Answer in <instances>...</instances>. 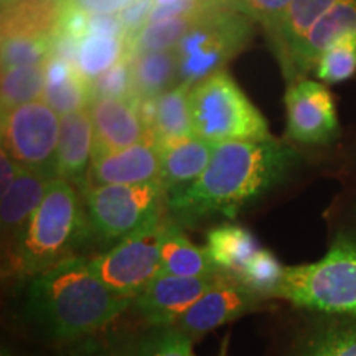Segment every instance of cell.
<instances>
[{
	"label": "cell",
	"instance_id": "1",
	"mask_svg": "<svg viewBox=\"0 0 356 356\" xmlns=\"http://www.w3.org/2000/svg\"><path fill=\"white\" fill-rule=\"evenodd\" d=\"M297 160L299 154L274 137L216 144L202 177L167 195V210L184 222L211 215L233 218L282 184Z\"/></svg>",
	"mask_w": 356,
	"mask_h": 356
},
{
	"label": "cell",
	"instance_id": "2",
	"mask_svg": "<svg viewBox=\"0 0 356 356\" xmlns=\"http://www.w3.org/2000/svg\"><path fill=\"white\" fill-rule=\"evenodd\" d=\"M132 304L97 277L89 259L74 256L32 277L25 310L43 335L76 341L101 332Z\"/></svg>",
	"mask_w": 356,
	"mask_h": 356
},
{
	"label": "cell",
	"instance_id": "3",
	"mask_svg": "<svg viewBox=\"0 0 356 356\" xmlns=\"http://www.w3.org/2000/svg\"><path fill=\"white\" fill-rule=\"evenodd\" d=\"M81 191L56 178L24 229L7 244L3 275L35 277L70 257L92 233Z\"/></svg>",
	"mask_w": 356,
	"mask_h": 356
},
{
	"label": "cell",
	"instance_id": "4",
	"mask_svg": "<svg viewBox=\"0 0 356 356\" xmlns=\"http://www.w3.org/2000/svg\"><path fill=\"white\" fill-rule=\"evenodd\" d=\"M274 297L304 309L356 318V243L338 236L322 259L287 266Z\"/></svg>",
	"mask_w": 356,
	"mask_h": 356
},
{
	"label": "cell",
	"instance_id": "5",
	"mask_svg": "<svg viewBox=\"0 0 356 356\" xmlns=\"http://www.w3.org/2000/svg\"><path fill=\"white\" fill-rule=\"evenodd\" d=\"M252 25L254 22L228 2L200 10L175 48L178 81L195 86L221 71L251 40Z\"/></svg>",
	"mask_w": 356,
	"mask_h": 356
},
{
	"label": "cell",
	"instance_id": "6",
	"mask_svg": "<svg viewBox=\"0 0 356 356\" xmlns=\"http://www.w3.org/2000/svg\"><path fill=\"white\" fill-rule=\"evenodd\" d=\"M190 114L195 136L211 144L273 137L264 115L225 70L191 86Z\"/></svg>",
	"mask_w": 356,
	"mask_h": 356
},
{
	"label": "cell",
	"instance_id": "7",
	"mask_svg": "<svg viewBox=\"0 0 356 356\" xmlns=\"http://www.w3.org/2000/svg\"><path fill=\"white\" fill-rule=\"evenodd\" d=\"M92 233L104 243H118L162 218L167 193L162 181L139 185L86 186L83 191Z\"/></svg>",
	"mask_w": 356,
	"mask_h": 356
},
{
	"label": "cell",
	"instance_id": "8",
	"mask_svg": "<svg viewBox=\"0 0 356 356\" xmlns=\"http://www.w3.org/2000/svg\"><path fill=\"white\" fill-rule=\"evenodd\" d=\"M167 222L160 218L89 259L95 274L111 291L136 299L160 273Z\"/></svg>",
	"mask_w": 356,
	"mask_h": 356
},
{
	"label": "cell",
	"instance_id": "9",
	"mask_svg": "<svg viewBox=\"0 0 356 356\" xmlns=\"http://www.w3.org/2000/svg\"><path fill=\"white\" fill-rule=\"evenodd\" d=\"M61 118L43 99L2 113V147L22 167L58 178Z\"/></svg>",
	"mask_w": 356,
	"mask_h": 356
},
{
	"label": "cell",
	"instance_id": "10",
	"mask_svg": "<svg viewBox=\"0 0 356 356\" xmlns=\"http://www.w3.org/2000/svg\"><path fill=\"white\" fill-rule=\"evenodd\" d=\"M287 139L304 145H323L338 136L335 99L327 86L312 79L289 83L286 92Z\"/></svg>",
	"mask_w": 356,
	"mask_h": 356
},
{
	"label": "cell",
	"instance_id": "11",
	"mask_svg": "<svg viewBox=\"0 0 356 356\" xmlns=\"http://www.w3.org/2000/svg\"><path fill=\"white\" fill-rule=\"evenodd\" d=\"M261 299L262 297L249 291L239 280L221 274L220 279L177 320L173 328L190 338L203 335L231 320L243 317L254 309Z\"/></svg>",
	"mask_w": 356,
	"mask_h": 356
},
{
	"label": "cell",
	"instance_id": "12",
	"mask_svg": "<svg viewBox=\"0 0 356 356\" xmlns=\"http://www.w3.org/2000/svg\"><path fill=\"white\" fill-rule=\"evenodd\" d=\"M222 273L204 277H178L159 274L134 299V307L152 327H173Z\"/></svg>",
	"mask_w": 356,
	"mask_h": 356
},
{
	"label": "cell",
	"instance_id": "13",
	"mask_svg": "<svg viewBox=\"0 0 356 356\" xmlns=\"http://www.w3.org/2000/svg\"><path fill=\"white\" fill-rule=\"evenodd\" d=\"M139 104L136 97H92L88 108L95 129L92 152H113L140 142H155L142 119Z\"/></svg>",
	"mask_w": 356,
	"mask_h": 356
},
{
	"label": "cell",
	"instance_id": "14",
	"mask_svg": "<svg viewBox=\"0 0 356 356\" xmlns=\"http://www.w3.org/2000/svg\"><path fill=\"white\" fill-rule=\"evenodd\" d=\"M154 180H160V149L155 142H140L113 152H92L88 186L139 185Z\"/></svg>",
	"mask_w": 356,
	"mask_h": 356
},
{
	"label": "cell",
	"instance_id": "15",
	"mask_svg": "<svg viewBox=\"0 0 356 356\" xmlns=\"http://www.w3.org/2000/svg\"><path fill=\"white\" fill-rule=\"evenodd\" d=\"M95 150V129L88 109L61 115L58 144V178L84 191Z\"/></svg>",
	"mask_w": 356,
	"mask_h": 356
},
{
	"label": "cell",
	"instance_id": "16",
	"mask_svg": "<svg viewBox=\"0 0 356 356\" xmlns=\"http://www.w3.org/2000/svg\"><path fill=\"white\" fill-rule=\"evenodd\" d=\"M356 32V0H341L330 8L317 24L312 26L297 51L291 71L286 76L289 83L304 79L310 70H315L318 58L341 35Z\"/></svg>",
	"mask_w": 356,
	"mask_h": 356
},
{
	"label": "cell",
	"instance_id": "17",
	"mask_svg": "<svg viewBox=\"0 0 356 356\" xmlns=\"http://www.w3.org/2000/svg\"><path fill=\"white\" fill-rule=\"evenodd\" d=\"M215 145L195 134L159 145L160 181L165 188V193H173L195 184L207 170Z\"/></svg>",
	"mask_w": 356,
	"mask_h": 356
},
{
	"label": "cell",
	"instance_id": "18",
	"mask_svg": "<svg viewBox=\"0 0 356 356\" xmlns=\"http://www.w3.org/2000/svg\"><path fill=\"white\" fill-rule=\"evenodd\" d=\"M55 180L56 178L22 167L19 177L2 195V203H0L3 243L7 241V244H10L13 238L24 229Z\"/></svg>",
	"mask_w": 356,
	"mask_h": 356
},
{
	"label": "cell",
	"instance_id": "19",
	"mask_svg": "<svg viewBox=\"0 0 356 356\" xmlns=\"http://www.w3.org/2000/svg\"><path fill=\"white\" fill-rule=\"evenodd\" d=\"M340 2L341 0H292L277 30L267 37L284 76L291 71L293 58L312 26Z\"/></svg>",
	"mask_w": 356,
	"mask_h": 356
},
{
	"label": "cell",
	"instance_id": "20",
	"mask_svg": "<svg viewBox=\"0 0 356 356\" xmlns=\"http://www.w3.org/2000/svg\"><path fill=\"white\" fill-rule=\"evenodd\" d=\"M65 0H8L2 6V38L55 35Z\"/></svg>",
	"mask_w": 356,
	"mask_h": 356
},
{
	"label": "cell",
	"instance_id": "21",
	"mask_svg": "<svg viewBox=\"0 0 356 356\" xmlns=\"http://www.w3.org/2000/svg\"><path fill=\"white\" fill-rule=\"evenodd\" d=\"M261 249L254 234L239 225H222L213 228L207 238V251L220 273L238 277L244 267Z\"/></svg>",
	"mask_w": 356,
	"mask_h": 356
},
{
	"label": "cell",
	"instance_id": "22",
	"mask_svg": "<svg viewBox=\"0 0 356 356\" xmlns=\"http://www.w3.org/2000/svg\"><path fill=\"white\" fill-rule=\"evenodd\" d=\"M190 84L178 83L175 88L168 89L154 99L150 134H152L157 145L193 136L190 114Z\"/></svg>",
	"mask_w": 356,
	"mask_h": 356
},
{
	"label": "cell",
	"instance_id": "23",
	"mask_svg": "<svg viewBox=\"0 0 356 356\" xmlns=\"http://www.w3.org/2000/svg\"><path fill=\"white\" fill-rule=\"evenodd\" d=\"M204 248H198L184 234L175 222H167L160 256V273L178 277H204L218 274Z\"/></svg>",
	"mask_w": 356,
	"mask_h": 356
},
{
	"label": "cell",
	"instance_id": "24",
	"mask_svg": "<svg viewBox=\"0 0 356 356\" xmlns=\"http://www.w3.org/2000/svg\"><path fill=\"white\" fill-rule=\"evenodd\" d=\"M132 74L137 99H155L180 83L177 51L136 53L132 58Z\"/></svg>",
	"mask_w": 356,
	"mask_h": 356
},
{
	"label": "cell",
	"instance_id": "25",
	"mask_svg": "<svg viewBox=\"0 0 356 356\" xmlns=\"http://www.w3.org/2000/svg\"><path fill=\"white\" fill-rule=\"evenodd\" d=\"M124 38L88 35L79 42L76 68L79 74L92 83L124 58Z\"/></svg>",
	"mask_w": 356,
	"mask_h": 356
},
{
	"label": "cell",
	"instance_id": "26",
	"mask_svg": "<svg viewBox=\"0 0 356 356\" xmlns=\"http://www.w3.org/2000/svg\"><path fill=\"white\" fill-rule=\"evenodd\" d=\"M44 84V63L2 70V113L42 99Z\"/></svg>",
	"mask_w": 356,
	"mask_h": 356
},
{
	"label": "cell",
	"instance_id": "27",
	"mask_svg": "<svg viewBox=\"0 0 356 356\" xmlns=\"http://www.w3.org/2000/svg\"><path fill=\"white\" fill-rule=\"evenodd\" d=\"M296 356H356V322L323 325L302 341Z\"/></svg>",
	"mask_w": 356,
	"mask_h": 356
},
{
	"label": "cell",
	"instance_id": "28",
	"mask_svg": "<svg viewBox=\"0 0 356 356\" xmlns=\"http://www.w3.org/2000/svg\"><path fill=\"white\" fill-rule=\"evenodd\" d=\"M42 99L60 118L70 113L88 109L92 101L91 83L84 79L76 68V71H73V73L63 79L47 81Z\"/></svg>",
	"mask_w": 356,
	"mask_h": 356
},
{
	"label": "cell",
	"instance_id": "29",
	"mask_svg": "<svg viewBox=\"0 0 356 356\" xmlns=\"http://www.w3.org/2000/svg\"><path fill=\"white\" fill-rule=\"evenodd\" d=\"M315 74L327 84L343 83L356 74V32L341 35L322 53Z\"/></svg>",
	"mask_w": 356,
	"mask_h": 356
},
{
	"label": "cell",
	"instance_id": "30",
	"mask_svg": "<svg viewBox=\"0 0 356 356\" xmlns=\"http://www.w3.org/2000/svg\"><path fill=\"white\" fill-rule=\"evenodd\" d=\"M197 13L149 22L134 38V53L175 50Z\"/></svg>",
	"mask_w": 356,
	"mask_h": 356
},
{
	"label": "cell",
	"instance_id": "31",
	"mask_svg": "<svg viewBox=\"0 0 356 356\" xmlns=\"http://www.w3.org/2000/svg\"><path fill=\"white\" fill-rule=\"evenodd\" d=\"M122 356H193L191 338L173 327H154L136 343L122 348Z\"/></svg>",
	"mask_w": 356,
	"mask_h": 356
},
{
	"label": "cell",
	"instance_id": "32",
	"mask_svg": "<svg viewBox=\"0 0 356 356\" xmlns=\"http://www.w3.org/2000/svg\"><path fill=\"white\" fill-rule=\"evenodd\" d=\"M55 35L2 38V70L47 63L53 55Z\"/></svg>",
	"mask_w": 356,
	"mask_h": 356
},
{
	"label": "cell",
	"instance_id": "33",
	"mask_svg": "<svg viewBox=\"0 0 356 356\" xmlns=\"http://www.w3.org/2000/svg\"><path fill=\"white\" fill-rule=\"evenodd\" d=\"M284 267L269 249L261 248L236 280L259 297H274L284 275Z\"/></svg>",
	"mask_w": 356,
	"mask_h": 356
},
{
	"label": "cell",
	"instance_id": "34",
	"mask_svg": "<svg viewBox=\"0 0 356 356\" xmlns=\"http://www.w3.org/2000/svg\"><path fill=\"white\" fill-rule=\"evenodd\" d=\"M92 97H121V99H132L136 97L132 74V60L122 58L118 65L101 74L91 83Z\"/></svg>",
	"mask_w": 356,
	"mask_h": 356
},
{
	"label": "cell",
	"instance_id": "35",
	"mask_svg": "<svg viewBox=\"0 0 356 356\" xmlns=\"http://www.w3.org/2000/svg\"><path fill=\"white\" fill-rule=\"evenodd\" d=\"M292 0H228L229 6L248 15L254 24H259L270 37L286 15Z\"/></svg>",
	"mask_w": 356,
	"mask_h": 356
},
{
	"label": "cell",
	"instance_id": "36",
	"mask_svg": "<svg viewBox=\"0 0 356 356\" xmlns=\"http://www.w3.org/2000/svg\"><path fill=\"white\" fill-rule=\"evenodd\" d=\"M154 7L155 0H134L126 10L119 13L124 24V29H126V38H136V35L140 32L142 26L147 24V20H149Z\"/></svg>",
	"mask_w": 356,
	"mask_h": 356
},
{
	"label": "cell",
	"instance_id": "37",
	"mask_svg": "<svg viewBox=\"0 0 356 356\" xmlns=\"http://www.w3.org/2000/svg\"><path fill=\"white\" fill-rule=\"evenodd\" d=\"M88 35L126 38V29H124L121 15H91L88 13L86 37Z\"/></svg>",
	"mask_w": 356,
	"mask_h": 356
},
{
	"label": "cell",
	"instance_id": "38",
	"mask_svg": "<svg viewBox=\"0 0 356 356\" xmlns=\"http://www.w3.org/2000/svg\"><path fill=\"white\" fill-rule=\"evenodd\" d=\"M70 7L91 15H119L134 0H65Z\"/></svg>",
	"mask_w": 356,
	"mask_h": 356
},
{
	"label": "cell",
	"instance_id": "39",
	"mask_svg": "<svg viewBox=\"0 0 356 356\" xmlns=\"http://www.w3.org/2000/svg\"><path fill=\"white\" fill-rule=\"evenodd\" d=\"M20 170V163L2 147V150H0V195H3L10 188L15 178L19 177Z\"/></svg>",
	"mask_w": 356,
	"mask_h": 356
},
{
	"label": "cell",
	"instance_id": "40",
	"mask_svg": "<svg viewBox=\"0 0 356 356\" xmlns=\"http://www.w3.org/2000/svg\"><path fill=\"white\" fill-rule=\"evenodd\" d=\"M74 356H122V348H108V346H91V348L81 350Z\"/></svg>",
	"mask_w": 356,
	"mask_h": 356
},
{
	"label": "cell",
	"instance_id": "41",
	"mask_svg": "<svg viewBox=\"0 0 356 356\" xmlns=\"http://www.w3.org/2000/svg\"><path fill=\"white\" fill-rule=\"evenodd\" d=\"M0 356H24V355L15 353V351L10 350V348H8V346L3 345V346H2V351H0Z\"/></svg>",
	"mask_w": 356,
	"mask_h": 356
},
{
	"label": "cell",
	"instance_id": "42",
	"mask_svg": "<svg viewBox=\"0 0 356 356\" xmlns=\"http://www.w3.org/2000/svg\"><path fill=\"white\" fill-rule=\"evenodd\" d=\"M180 2V0H155V7H162V6H172V3Z\"/></svg>",
	"mask_w": 356,
	"mask_h": 356
},
{
	"label": "cell",
	"instance_id": "43",
	"mask_svg": "<svg viewBox=\"0 0 356 356\" xmlns=\"http://www.w3.org/2000/svg\"><path fill=\"white\" fill-rule=\"evenodd\" d=\"M350 238H351V239H353V241L356 243V229H355V233H353V234H350Z\"/></svg>",
	"mask_w": 356,
	"mask_h": 356
},
{
	"label": "cell",
	"instance_id": "44",
	"mask_svg": "<svg viewBox=\"0 0 356 356\" xmlns=\"http://www.w3.org/2000/svg\"><path fill=\"white\" fill-rule=\"evenodd\" d=\"M8 2V0H2V6H6V3Z\"/></svg>",
	"mask_w": 356,
	"mask_h": 356
}]
</instances>
